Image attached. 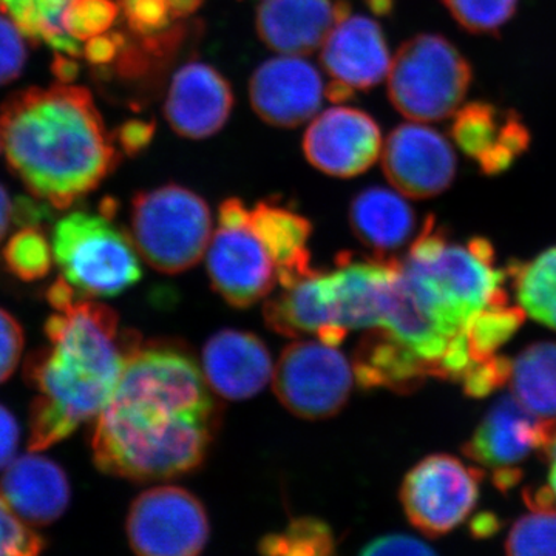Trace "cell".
<instances>
[{"instance_id": "obj_22", "label": "cell", "mask_w": 556, "mask_h": 556, "mask_svg": "<svg viewBox=\"0 0 556 556\" xmlns=\"http://www.w3.org/2000/svg\"><path fill=\"white\" fill-rule=\"evenodd\" d=\"M348 217L354 236L378 258H394L391 254L408 243L417 225L407 200L386 188L362 190L351 203Z\"/></svg>"}, {"instance_id": "obj_32", "label": "cell", "mask_w": 556, "mask_h": 556, "mask_svg": "<svg viewBox=\"0 0 556 556\" xmlns=\"http://www.w3.org/2000/svg\"><path fill=\"white\" fill-rule=\"evenodd\" d=\"M118 14L113 0H72L64 14L65 30L76 40L97 38L115 24Z\"/></svg>"}, {"instance_id": "obj_8", "label": "cell", "mask_w": 556, "mask_h": 556, "mask_svg": "<svg viewBox=\"0 0 556 556\" xmlns=\"http://www.w3.org/2000/svg\"><path fill=\"white\" fill-rule=\"evenodd\" d=\"M470 64L450 40L419 35L402 43L388 72V97L412 121L447 119L470 89Z\"/></svg>"}, {"instance_id": "obj_11", "label": "cell", "mask_w": 556, "mask_h": 556, "mask_svg": "<svg viewBox=\"0 0 556 556\" xmlns=\"http://www.w3.org/2000/svg\"><path fill=\"white\" fill-rule=\"evenodd\" d=\"M482 478L481 468L456 457L428 456L408 471L399 497L415 529L428 538L444 536L470 517Z\"/></svg>"}, {"instance_id": "obj_30", "label": "cell", "mask_w": 556, "mask_h": 556, "mask_svg": "<svg viewBox=\"0 0 556 556\" xmlns=\"http://www.w3.org/2000/svg\"><path fill=\"white\" fill-rule=\"evenodd\" d=\"M507 556H556V508H541L511 526Z\"/></svg>"}, {"instance_id": "obj_6", "label": "cell", "mask_w": 556, "mask_h": 556, "mask_svg": "<svg viewBox=\"0 0 556 556\" xmlns=\"http://www.w3.org/2000/svg\"><path fill=\"white\" fill-rule=\"evenodd\" d=\"M113 214V200H109L100 214L72 212L54 226V260L79 298H116L141 278L134 240L115 225Z\"/></svg>"}, {"instance_id": "obj_7", "label": "cell", "mask_w": 556, "mask_h": 556, "mask_svg": "<svg viewBox=\"0 0 556 556\" xmlns=\"http://www.w3.org/2000/svg\"><path fill=\"white\" fill-rule=\"evenodd\" d=\"M212 226L206 201L181 186L146 190L131 203V240L139 257L159 273L193 268L211 244Z\"/></svg>"}, {"instance_id": "obj_44", "label": "cell", "mask_w": 556, "mask_h": 556, "mask_svg": "<svg viewBox=\"0 0 556 556\" xmlns=\"http://www.w3.org/2000/svg\"><path fill=\"white\" fill-rule=\"evenodd\" d=\"M501 527H503L501 519L496 515L485 511V514H479L478 517L471 519L470 533L478 538V540H485V538L493 536L500 532Z\"/></svg>"}, {"instance_id": "obj_17", "label": "cell", "mask_w": 556, "mask_h": 556, "mask_svg": "<svg viewBox=\"0 0 556 556\" xmlns=\"http://www.w3.org/2000/svg\"><path fill=\"white\" fill-rule=\"evenodd\" d=\"M348 16L350 5L343 0H262L257 31L269 49L302 56L324 46L329 33Z\"/></svg>"}, {"instance_id": "obj_43", "label": "cell", "mask_w": 556, "mask_h": 556, "mask_svg": "<svg viewBox=\"0 0 556 556\" xmlns=\"http://www.w3.org/2000/svg\"><path fill=\"white\" fill-rule=\"evenodd\" d=\"M515 159H517V155H515L514 152H510V150L504 148L503 144L496 141L495 144L486 149L477 161L479 167H481L482 174L497 175L510 169Z\"/></svg>"}, {"instance_id": "obj_10", "label": "cell", "mask_w": 556, "mask_h": 556, "mask_svg": "<svg viewBox=\"0 0 556 556\" xmlns=\"http://www.w3.org/2000/svg\"><path fill=\"white\" fill-rule=\"evenodd\" d=\"M127 540L137 556H199L211 526L206 507L189 490L159 485L130 504Z\"/></svg>"}, {"instance_id": "obj_13", "label": "cell", "mask_w": 556, "mask_h": 556, "mask_svg": "<svg viewBox=\"0 0 556 556\" xmlns=\"http://www.w3.org/2000/svg\"><path fill=\"white\" fill-rule=\"evenodd\" d=\"M306 159L331 177L364 174L382 152L378 123L356 109L336 108L318 115L303 139Z\"/></svg>"}, {"instance_id": "obj_1", "label": "cell", "mask_w": 556, "mask_h": 556, "mask_svg": "<svg viewBox=\"0 0 556 556\" xmlns=\"http://www.w3.org/2000/svg\"><path fill=\"white\" fill-rule=\"evenodd\" d=\"M207 387L188 348L139 338L94 424V466L131 482L167 481L195 471L219 420Z\"/></svg>"}, {"instance_id": "obj_29", "label": "cell", "mask_w": 556, "mask_h": 556, "mask_svg": "<svg viewBox=\"0 0 556 556\" xmlns=\"http://www.w3.org/2000/svg\"><path fill=\"white\" fill-rule=\"evenodd\" d=\"M496 109L486 102H470L455 113L452 137L466 155L478 160L497 141Z\"/></svg>"}, {"instance_id": "obj_50", "label": "cell", "mask_w": 556, "mask_h": 556, "mask_svg": "<svg viewBox=\"0 0 556 556\" xmlns=\"http://www.w3.org/2000/svg\"><path fill=\"white\" fill-rule=\"evenodd\" d=\"M353 91L354 89H351L345 83L334 79L328 87H325V97L332 102H343L353 97Z\"/></svg>"}, {"instance_id": "obj_18", "label": "cell", "mask_w": 556, "mask_h": 556, "mask_svg": "<svg viewBox=\"0 0 556 556\" xmlns=\"http://www.w3.org/2000/svg\"><path fill=\"white\" fill-rule=\"evenodd\" d=\"M203 375L219 396L244 401L258 394L273 378V358L257 336L225 329L204 345Z\"/></svg>"}, {"instance_id": "obj_14", "label": "cell", "mask_w": 556, "mask_h": 556, "mask_svg": "<svg viewBox=\"0 0 556 556\" xmlns=\"http://www.w3.org/2000/svg\"><path fill=\"white\" fill-rule=\"evenodd\" d=\"M555 431L556 422L533 415L511 394L489 409L463 452L489 470H511L532 453L541 455Z\"/></svg>"}, {"instance_id": "obj_51", "label": "cell", "mask_w": 556, "mask_h": 556, "mask_svg": "<svg viewBox=\"0 0 556 556\" xmlns=\"http://www.w3.org/2000/svg\"><path fill=\"white\" fill-rule=\"evenodd\" d=\"M369 9L376 14H390L393 11L394 0H367Z\"/></svg>"}, {"instance_id": "obj_47", "label": "cell", "mask_w": 556, "mask_h": 556, "mask_svg": "<svg viewBox=\"0 0 556 556\" xmlns=\"http://www.w3.org/2000/svg\"><path fill=\"white\" fill-rule=\"evenodd\" d=\"M540 456L544 457L548 466V490H551L552 495H554V500L556 503V431L554 438L551 439V442L546 445V448L543 450Z\"/></svg>"}, {"instance_id": "obj_24", "label": "cell", "mask_w": 556, "mask_h": 556, "mask_svg": "<svg viewBox=\"0 0 556 556\" xmlns=\"http://www.w3.org/2000/svg\"><path fill=\"white\" fill-rule=\"evenodd\" d=\"M72 0H0V5L9 11L22 35L33 42L42 40L51 49L79 56V40L65 30L64 14Z\"/></svg>"}, {"instance_id": "obj_20", "label": "cell", "mask_w": 556, "mask_h": 556, "mask_svg": "<svg viewBox=\"0 0 556 556\" xmlns=\"http://www.w3.org/2000/svg\"><path fill=\"white\" fill-rule=\"evenodd\" d=\"M321 49V64L332 78L351 89L378 86L390 72V51L378 22L348 16L329 33Z\"/></svg>"}, {"instance_id": "obj_16", "label": "cell", "mask_w": 556, "mask_h": 556, "mask_svg": "<svg viewBox=\"0 0 556 556\" xmlns=\"http://www.w3.org/2000/svg\"><path fill=\"white\" fill-rule=\"evenodd\" d=\"M232 105L228 80L211 65L190 62L175 73L164 113L179 137L203 139L225 126Z\"/></svg>"}, {"instance_id": "obj_23", "label": "cell", "mask_w": 556, "mask_h": 556, "mask_svg": "<svg viewBox=\"0 0 556 556\" xmlns=\"http://www.w3.org/2000/svg\"><path fill=\"white\" fill-rule=\"evenodd\" d=\"M507 383L533 415L556 422V343H535L510 361Z\"/></svg>"}, {"instance_id": "obj_31", "label": "cell", "mask_w": 556, "mask_h": 556, "mask_svg": "<svg viewBox=\"0 0 556 556\" xmlns=\"http://www.w3.org/2000/svg\"><path fill=\"white\" fill-rule=\"evenodd\" d=\"M457 24L473 35H493L517 11L519 0H442Z\"/></svg>"}, {"instance_id": "obj_15", "label": "cell", "mask_w": 556, "mask_h": 556, "mask_svg": "<svg viewBox=\"0 0 556 556\" xmlns=\"http://www.w3.org/2000/svg\"><path fill=\"white\" fill-rule=\"evenodd\" d=\"M249 97L265 123L291 129L316 116L324 102V80L313 64L287 54L255 70Z\"/></svg>"}, {"instance_id": "obj_27", "label": "cell", "mask_w": 556, "mask_h": 556, "mask_svg": "<svg viewBox=\"0 0 556 556\" xmlns=\"http://www.w3.org/2000/svg\"><path fill=\"white\" fill-rule=\"evenodd\" d=\"M332 551L331 530L324 521L314 518L295 519L287 533H270L260 543L263 556H331Z\"/></svg>"}, {"instance_id": "obj_34", "label": "cell", "mask_w": 556, "mask_h": 556, "mask_svg": "<svg viewBox=\"0 0 556 556\" xmlns=\"http://www.w3.org/2000/svg\"><path fill=\"white\" fill-rule=\"evenodd\" d=\"M119 7L138 38H159L169 28L172 16L166 0H121Z\"/></svg>"}, {"instance_id": "obj_38", "label": "cell", "mask_w": 556, "mask_h": 556, "mask_svg": "<svg viewBox=\"0 0 556 556\" xmlns=\"http://www.w3.org/2000/svg\"><path fill=\"white\" fill-rule=\"evenodd\" d=\"M358 556H439L424 541L404 533H390L376 538L362 548Z\"/></svg>"}, {"instance_id": "obj_42", "label": "cell", "mask_w": 556, "mask_h": 556, "mask_svg": "<svg viewBox=\"0 0 556 556\" xmlns=\"http://www.w3.org/2000/svg\"><path fill=\"white\" fill-rule=\"evenodd\" d=\"M20 426L16 417L0 405V468L9 466L20 445Z\"/></svg>"}, {"instance_id": "obj_33", "label": "cell", "mask_w": 556, "mask_h": 556, "mask_svg": "<svg viewBox=\"0 0 556 556\" xmlns=\"http://www.w3.org/2000/svg\"><path fill=\"white\" fill-rule=\"evenodd\" d=\"M49 541L13 514L0 496V556H42Z\"/></svg>"}, {"instance_id": "obj_35", "label": "cell", "mask_w": 556, "mask_h": 556, "mask_svg": "<svg viewBox=\"0 0 556 556\" xmlns=\"http://www.w3.org/2000/svg\"><path fill=\"white\" fill-rule=\"evenodd\" d=\"M27 61L22 31L9 17L0 14V86L16 79Z\"/></svg>"}, {"instance_id": "obj_45", "label": "cell", "mask_w": 556, "mask_h": 556, "mask_svg": "<svg viewBox=\"0 0 556 556\" xmlns=\"http://www.w3.org/2000/svg\"><path fill=\"white\" fill-rule=\"evenodd\" d=\"M14 219V203H11L10 195L3 186L0 185V241L9 232L11 222Z\"/></svg>"}, {"instance_id": "obj_5", "label": "cell", "mask_w": 556, "mask_h": 556, "mask_svg": "<svg viewBox=\"0 0 556 556\" xmlns=\"http://www.w3.org/2000/svg\"><path fill=\"white\" fill-rule=\"evenodd\" d=\"M399 260L437 289L467 324L482 311L508 305L506 273L496 268L492 244L485 239L453 243L431 215L409 244L407 255Z\"/></svg>"}, {"instance_id": "obj_21", "label": "cell", "mask_w": 556, "mask_h": 556, "mask_svg": "<svg viewBox=\"0 0 556 556\" xmlns=\"http://www.w3.org/2000/svg\"><path fill=\"white\" fill-rule=\"evenodd\" d=\"M265 320L277 334L314 338L339 346L345 340L332 327L324 270L313 269L294 283L280 288L265 305Z\"/></svg>"}, {"instance_id": "obj_26", "label": "cell", "mask_w": 556, "mask_h": 556, "mask_svg": "<svg viewBox=\"0 0 556 556\" xmlns=\"http://www.w3.org/2000/svg\"><path fill=\"white\" fill-rule=\"evenodd\" d=\"M525 317V311L508 305L479 313L467 327V342L475 365L497 356V350L518 331Z\"/></svg>"}, {"instance_id": "obj_9", "label": "cell", "mask_w": 556, "mask_h": 556, "mask_svg": "<svg viewBox=\"0 0 556 556\" xmlns=\"http://www.w3.org/2000/svg\"><path fill=\"white\" fill-rule=\"evenodd\" d=\"M274 391L292 415L320 420L338 415L353 391V364L321 340H298L281 351Z\"/></svg>"}, {"instance_id": "obj_48", "label": "cell", "mask_w": 556, "mask_h": 556, "mask_svg": "<svg viewBox=\"0 0 556 556\" xmlns=\"http://www.w3.org/2000/svg\"><path fill=\"white\" fill-rule=\"evenodd\" d=\"M521 478L522 473L519 468L493 471V484H495L496 489H500L501 492H508V490L514 489V486L521 481Z\"/></svg>"}, {"instance_id": "obj_39", "label": "cell", "mask_w": 556, "mask_h": 556, "mask_svg": "<svg viewBox=\"0 0 556 556\" xmlns=\"http://www.w3.org/2000/svg\"><path fill=\"white\" fill-rule=\"evenodd\" d=\"M127 47L126 36L123 33H112V35L97 36L89 39L86 46L87 61L93 65H109L118 60Z\"/></svg>"}, {"instance_id": "obj_37", "label": "cell", "mask_w": 556, "mask_h": 556, "mask_svg": "<svg viewBox=\"0 0 556 556\" xmlns=\"http://www.w3.org/2000/svg\"><path fill=\"white\" fill-rule=\"evenodd\" d=\"M24 350V331L20 321L0 308V383L13 375Z\"/></svg>"}, {"instance_id": "obj_46", "label": "cell", "mask_w": 556, "mask_h": 556, "mask_svg": "<svg viewBox=\"0 0 556 556\" xmlns=\"http://www.w3.org/2000/svg\"><path fill=\"white\" fill-rule=\"evenodd\" d=\"M167 9L170 11L172 20H181L195 13L203 0H166Z\"/></svg>"}, {"instance_id": "obj_40", "label": "cell", "mask_w": 556, "mask_h": 556, "mask_svg": "<svg viewBox=\"0 0 556 556\" xmlns=\"http://www.w3.org/2000/svg\"><path fill=\"white\" fill-rule=\"evenodd\" d=\"M155 135V124L148 123V121H129L123 124L116 131V139H118L121 148L127 155L134 156L144 150L152 141Z\"/></svg>"}, {"instance_id": "obj_49", "label": "cell", "mask_w": 556, "mask_h": 556, "mask_svg": "<svg viewBox=\"0 0 556 556\" xmlns=\"http://www.w3.org/2000/svg\"><path fill=\"white\" fill-rule=\"evenodd\" d=\"M53 73L62 83H70L78 76L79 65L67 58L56 56L53 62Z\"/></svg>"}, {"instance_id": "obj_36", "label": "cell", "mask_w": 556, "mask_h": 556, "mask_svg": "<svg viewBox=\"0 0 556 556\" xmlns=\"http://www.w3.org/2000/svg\"><path fill=\"white\" fill-rule=\"evenodd\" d=\"M510 358L495 356L478 364L463 379L464 391L471 397H484L508 382Z\"/></svg>"}, {"instance_id": "obj_41", "label": "cell", "mask_w": 556, "mask_h": 556, "mask_svg": "<svg viewBox=\"0 0 556 556\" xmlns=\"http://www.w3.org/2000/svg\"><path fill=\"white\" fill-rule=\"evenodd\" d=\"M530 139H532L530 131L521 123L517 113H508L506 121L497 131V142L519 156L530 148Z\"/></svg>"}, {"instance_id": "obj_3", "label": "cell", "mask_w": 556, "mask_h": 556, "mask_svg": "<svg viewBox=\"0 0 556 556\" xmlns=\"http://www.w3.org/2000/svg\"><path fill=\"white\" fill-rule=\"evenodd\" d=\"M0 144L36 200L67 208L115 169L118 153L90 91L31 87L0 108Z\"/></svg>"}, {"instance_id": "obj_28", "label": "cell", "mask_w": 556, "mask_h": 556, "mask_svg": "<svg viewBox=\"0 0 556 556\" xmlns=\"http://www.w3.org/2000/svg\"><path fill=\"white\" fill-rule=\"evenodd\" d=\"M53 248L39 226H24L3 248V262L24 281L40 280L50 273Z\"/></svg>"}, {"instance_id": "obj_25", "label": "cell", "mask_w": 556, "mask_h": 556, "mask_svg": "<svg viewBox=\"0 0 556 556\" xmlns=\"http://www.w3.org/2000/svg\"><path fill=\"white\" fill-rule=\"evenodd\" d=\"M519 308L540 324L556 329V247L529 263L508 268Z\"/></svg>"}, {"instance_id": "obj_2", "label": "cell", "mask_w": 556, "mask_h": 556, "mask_svg": "<svg viewBox=\"0 0 556 556\" xmlns=\"http://www.w3.org/2000/svg\"><path fill=\"white\" fill-rule=\"evenodd\" d=\"M47 298L54 309L46 324L47 345L30 354L24 368L36 390L28 438L33 453L60 444L100 415L139 339L119 328L115 311L79 298L62 277Z\"/></svg>"}, {"instance_id": "obj_12", "label": "cell", "mask_w": 556, "mask_h": 556, "mask_svg": "<svg viewBox=\"0 0 556 556\" xmlns=\"http://www.w3.org/2000/svg\"><path fill=\"white\" fill-rule=\"evenodd\" d=\"M388 181L409 199H433L456 177L457 160L448 139L424 124H402L382 149Z\"/></svg>"}, {"instance_id": "obj_19", "label": "cell", "mask_w": 556, "mask_h": 556, "mask_svg": "<svg viewBox=\"0 0 556 556\" xmlns=\"http://www.w3.org/2000/svg\"><path fill=\"white\" fill-rule=\"evenodd\" d=\"M0 496L28 526H50L65 514L72 497L67 473L49 457L11 460L0 478Z\"/></svg>"}, {"instance_id": "obj_4", "label": "cell", "mask_w": 556, "mask_h": 556, "mask_svg": "<svg viewBox=\"0 0 556 556\" xmlns=\"http://www.w3.org/2000/svg\"><path fill=\"white\" fill-rule=\"evenodd\" d=\"M309 239L311 223L298 212L266 201L249 208L239 199L226 200L208 244L212 288L233 308H249L314 269Z\"/></svg>"}]
</instances>
